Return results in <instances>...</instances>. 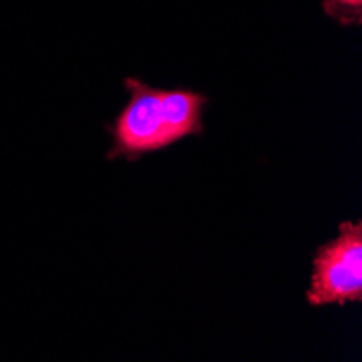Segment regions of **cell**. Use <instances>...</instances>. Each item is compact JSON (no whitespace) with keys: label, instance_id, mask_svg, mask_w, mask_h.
<instances>
[{"label":"cell","instance_id":"cell-1","mask_svg":"<svg viewBox=\"0 0 362 362\" xmlns=\"http://www.w3.org/2000/svg\"><path fill=\"white\" fill-rule=\"evenodd\" d=\"M128 103L105 126L111 137L107 158L137 160L163 152L187 137L204 135L209 95L193 89H158L144 78L126 76Z\"/></svg>","mask_w":362,"mask_h":362},{"label":"cell","instance_id":"cell-3","mask_svg":"<svg viewBox=\"0 0 362 362\" xmlns=\"http://www.w3.org/2000/svg\"><path fill=\"white\" fill-rule=\"evenodd\" d=\"M325 16L334 18L343 26H360L362 24V0H323Z\"/></svg>","mask_w":362,"mask_h":362},{"label":"cell","instance_id":"cell-2","mask_svg":"<svg viewBox=\"0 0 362 362\" xmlns=\"http://www.w3.org/2000/svg\"><path fill=\"white\" fill-rule=\"evenodd\" d=\"M306 302L313 308L362 302V221H341L337 237L315 250Z\"/></svg>","mask_w":362,"mask_h":362}]
</instances>
